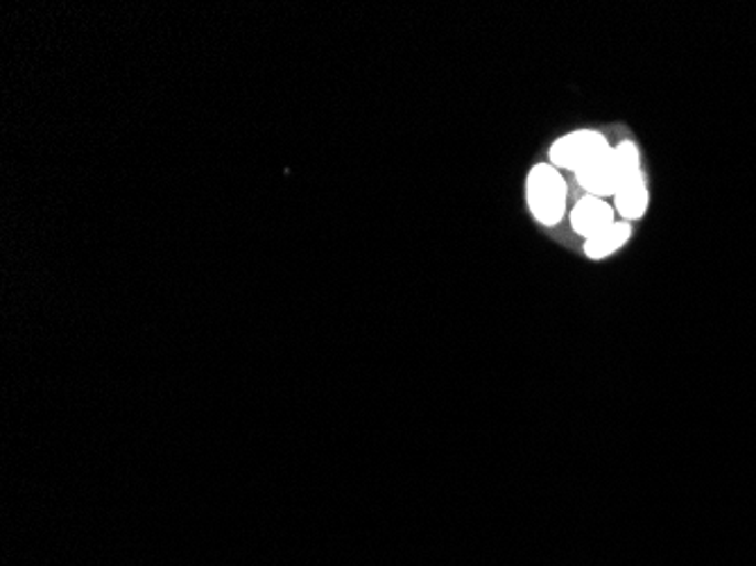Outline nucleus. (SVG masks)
Segmentation results:
<instances>
[{
    "instance_id": "nucleus-1",
    "label": "nucleus",
    "mask_w": 756,
    "mask_h": 566,
    "mask_svg": "<svg viewBox=\"0 0 756 566\" xmlns=\"http://www.w3.org/2000/svg\"><path fill=\"white\" fill-rule=\"evenodd\" d=\"M528 206L542 225H560L566 211V182L555 165L540 163L530 170Z\"/></svg>"
},
{
    "instance_id": "nucleus-2",
    "label": "nucleus",
    "mask_w": 756,
    "mask_h": 566,
    "mask_svg": "<svg viewBox=\"0 0 756 566\" xmlns=\"http://www.w3.org/2000/svg\"><path fill=\"white\" fill-rule=\"evenodd\" d=\"M609 150L611 146L600 132L581 129V132H571L551 146V165L557 170H571L573 175H577Z\"/></svg>"
},
{
    "instance_id": "nucleus-3",
    "label": "nucleus",
    "mask_w": 756,
    "mask_h": 566,
    "mask_svg": "<svg viewBox=\"0 0 756 566\" xmlns=\"http://www.w3.org/2000/svg\"><path fill=\"white\" fill-rule=\"evenodd\" d=\"M575 180L594 197L603 200V197L616 195V191L620 186V168H618L616 150L611 148L600 159H596L592 165H587L585 170L577 172Z\"/></svg>"
},
{
    "instance_id": "nucleus-4",
    "label": "nucleus",
    "mask_w": 756,
    "mask_h": 566,
    "mask_svg": "<svg viewBox=\"0 0 756 566\" xmlns=\"http://www.w3.org/2000/svg\"><path fill=\"white\" fill-rule=\"evenodd\" d=\"M614 221V209L611 204H607L600 197L594 195H585L581 202L573 206L571 213V227L575 234H581L583 238H594L596 234L605 232L607 227H611Z\"/></svg>"
},
{
    "instance_id": "nucleus-5",
    "label": "nucleus",
    "mask_w": 756,
    "mask_h": 566,
    "mask_svg": "<svg viewBox=\"0 0 756 566\" xmlns=\"http://www.w3.org/2000/svg\"><path fill=\"white\" fill-rule=\"evenodd\" d=\"M614 206L622 215V221L626 223L639 221V217L648 209V189H646L643 172H639V175H635L628 182L620 184V189L614 195Z\"/></svg>"
},
{
    "instance_id": "nucleus-6",
    "label": "nucleus",
    "mask_w": 756,
    "mask_h": 566,
    "mask_svg": "<svg viewBox=\"0 0 756 566\" xmlns=\"http://www.w3.org/2000/svg\"><path fill=\"white\" fill-rule=\"evenodd\" d=\"M632 236V225L630 223H614L611 227H607L605 232L596 234L594 238H589L585 243V254L594 260H603L607 256H611L614 252H618L622 245H626Z\"/></svg>"
}]
</instances>
